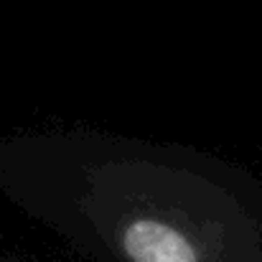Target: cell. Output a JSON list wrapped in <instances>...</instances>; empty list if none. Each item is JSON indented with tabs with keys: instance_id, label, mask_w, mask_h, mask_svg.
<instances>
[{
	"instance_id": "cell-1",
	"label": "cell",
	"mask_w": 262,
	"mask_h": 262,
	"mask_svg": "<svg viewBox=\"0 0 262 262\" xmlns=\"http://www.w3.org/2000/svg\"><path fill=\"white\" fill-rule=\"evenodd\" d=\"M125 247L135 262H196V252L178 232L148 219L127 229Z\"/></svg>"
}]
</instances>
